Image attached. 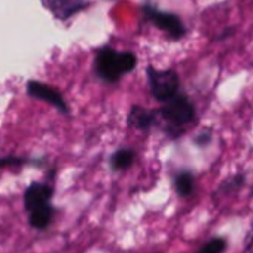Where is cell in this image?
<instances>
[{"label":"cell","instance_id":"6da1fadb","mask_svg":"<svg viewBox=\"0 0 253 253\" xmlns=\"http://www.w3.org/2000/svg\"><path fill=\"white\" fill-rule=\"evenodd\" d=\"M136 67V57L130 52H116L110 48L100 49L95 57V72L106 82H116L124 73Z\"/></svg>","mask_w":253,"mask_h":253},{"label":"cell","instance_id":"7a4b0ae2","mask_svg":"<svg viewBox=\"0 0 253 253\" xmlns=\"http://www.w3.org/2000/svg\"><path fill=\"white\" fill-rule=\"evenodd\" d=\"M152 95L160 101H167L179 91V76L174 70H148Z\"/></svg>","mask_w":253,"mask_h":253},{"label":"cell","instance_id":"3957f363","mask_svg":"<svg viewBox=\"0 0 253 253\" xmlns=\"http://www.w3.org/2000/svg\"><path fill=\"white\" fill-rule=\"evenodd\" d=\"M161 115L170 124L180 126L192 122L195 119V109L194 104L185 95H174L166 101L164 107L161 109Z\"/></svg>","mask_w":253,"mask_h":253},{"label":"cell","instance_id":"277c9868","mask_svg":"<svg viewBox=\"0 0 253 253\" xmlns=\"http://www.w3.org/2000/svg\"><path fill=\"white\" fill-rule=\"evenodd\" d=\"M143 12L146 15V18L149 21H152L160 30L166 32L171 39H182L186 33V29L182 23V20L174 15V14H170V12H163V11H158L157 8H152V6H145L143 8Z\"/></svg>","mask_w":253,"mask_h":253},{"label":"cell","instance_id":"5b68a950","mask_svg":"<svg viewBox=\"0 0 253 253\" xmlns=\"http://www.w3.org/2000/svg\"><path fill=\"white\" fill-rule=\"evenodd\" d=\"M27 91L32 97L38 98V100H43L49 104H52L54 107H57L60 112H67V104L64 103L63 97L60 92H57L54 88L42 84V82H36V81H30L27 85Z\"/></svg>","mask_w":253,"mask_h":253},{"label":"cell","instance_id":"8992f818","mask_svg":"<svg viewBox=\"0 0 253 253\" xmlns=\"http://www.w3.org/2000/svg\"><path fill=\"white\" fill-rule=\"evenodd\" d=\"M52 198V188L46 183H32L24 192V207L29 211L49 204Z\"/></svg>","mask_w":253,"mask_h":253},{"label":"cell","instance_id":"52a82bcc","mask_svg":"<svg viewBox=\"0 0 253 253\" xmlns=\"http://www.w3.org/2000/svg\"><path fill=\"white\" fill-rule=\"evenodd\" d=\"M54 214H55V210L52 207V204H45L42 207H38L32 211H29V223L32 228L35 229H46L52 219H54Z\"/></svg>","mask_w":253,"mask_h":253},{"label":"cell","instance_id":"ba28073f","mask_svg":"<svg viewBox=\"0 0 253 253\" xmlns=\"http://www.w3.org/2000/svg\"><path fill=\"white\" fill-rule=\"evenodd\" d=\"M45 3L51 11L60 17H67L84 6L82 0H45Z\"/></svg>","mask_w":253,"mask_h":253},{"label":"cell","instance_id":"9c48e42d","mask_svg":"<svg viewBox=\"0 0 253 253\" xmlns=\"http://www.w3.org/2000/svg\"><path fill=\"white\" fill-rule=\"evenodd\" d=\"M174 189L179 197L188 198L195 191V177L191 171H180L174 177Z\"/></svg>","mask_w":253,"mask_h":253},{"label":"cell","instance_id":"30bf717a","mask_svg":"<svg viewBox=\"0 0 253 253\" xmlns=\"http://www.w3.org/2000/svg\"><path fill=\"white\" fill-rule=\"evenodd\" d=\"M130 124L133 126H136L137 130H143L145 131L154 124V113L149 112L148 109L136 106L130 112Z\"/></svg>","mask_w":253,"mask_h":253},{"label":"cell","instance_id":"8fae6325","mask_svg":"<svg viewBox=\"0 0 253 253\" xmlns=\"http://www.w3.org/2000/svg\"><path fill=\"white\" fill-rule=\"evenodd\" d=\"M136 154L131 149H119L118 152L113 154L112 160H110V166L115 171H121V170H126L130 169L134 163Z\"/></svg>","mask_w":253,"mask_h":253},{"label":"cell","instance_id":"7c38bea8","mask_svg":"<svg viewBox=\"0 0 253 253\" xmlns=\"http://www.w3.org/2000/svg\"><path fill=\"white\" fill-rule=\"evenodd\" d=\"M244 183H246V176L243 173H238V174L231 176L226 180H223L220 183V186L217 188L216 194H220V195H225V197L232 195V194L238 192L244 186Z\"/></svg>","mask_w":253,"mask_h":253},{"label":"cell","instance_id":"4fadbf2b","mask_svg":"<svg viewBox=\"0 0 253 253\" xmlns=\"http://www.w3.org/2000/svg\"><path fill=\"white\" fill-rule=\"evenodd\" d=\"M228 249V240L225 237H213L206 241L195 253H225Z\"/></svg>","mask_w":253,"mask_h":253},{"label":"cell","instance_id":"5bb4252c","mask_svg":"<svg viewBox=\"0 0 253 253\" xmlns=\"http://www.w3.org/2000/svg\"><path fill=\"white\" fill-rule=\"evenodd\" d=\"M244 252L246 253H253V222H252L250 232L244 238Z\"/></svg>","mask_w":253,"mask_h":253},{"label":"cell","instance_id":"9a60e30c","mask_svg":"<svg viewBox=\"0 0 253 253\" xmlns=\"http://www.w3.org/2000/svg\"><path fill=\"white\" fill-rule=\"evenodd\" d=\"M23 163L24 160H20V158H0V169H3L6 166H18Z\"/></svg>","mask_w":253,"mask_h":253},{"label":"cell","instance_id":"2e32d148","mask_svg":"<svg viewBox=\"0 0 253 253\" xmlns=\"http://www.w3.org/2000/svg\"><path fill=\"white\" fill-rule=\"evenodd\" d=\"M210 139H211V134L206 133V134H201V136H198V137L195 139V143H197L198 146H206V145H209Z\"/></svg>","mask_w":253,"mask_h":253},{"label":"cell","instance_id":"e0dca14e","mask_svg":"<svg viewBox=\"0 0 253 253\" xmlns=\"http://www.w3.org/2000/svg\"><path fill=\"white\" fill-rule=\"evenodd\" d=\"M250 197L253 198V188H252V191H250Z\"/></svg>","mask_w":253,"mask_h":253}]
</instances>
